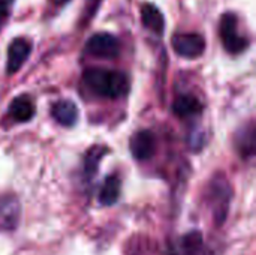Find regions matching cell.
<instances>
[{"mask_svg": "<svg viewBox=\"0 0 256 255\" xmlns=\"http://www.w3.org/2000/svg\"><path fill=\"white\" fill-rule=\"evenodd\" d=\"M174 113L178 117H194L201 114L202 111V104L198 98L192 96V95H186V96H180L176 99L174 105H172Z\"/></svg>", "mask_w": 256, "mask_h": 255, "instance_id": "7c38bea8", "label": "cell"}, {"mask_svg": "<svg viewBox=\"0 0 256 255\" xmlns=\"http://www.w3.org/2000/svg\"><path fill=\"white\" fill-rule=\"evenodd\" d=\"M174 255H202V239L200 233H189L180 239Z\"/></svg>", "mask_w": 256, "mask_h": 255, "instance_id": "5bb4252c", "label": "cell"}, {"mask_svg": "<svg viewBox=\"0 0 256 255\" xmlns=\"http://www.w3.org/2000/svg\"><path fill=\"white\" fill-rule=\"evenodd\" d=\"M130 153L136 161H147L156 152V140L150 131H138L132 135L130 143Z\"/></svg>", "mask_w": 256, "mask_h": 255, "instance_id": "52a82bcc", "label": "cell"}, {"mask_svg": "<svg viewBox=\"0 0 256 255\" xmlns=\"http://www.w3.org/2000/svg\"><path fill=\"white\" fill-rule=\"evenodd\" d=\"M21 216V206L14 195L0 197V233L12 231L18 227Z\"/></svg>", "mask_w": 256, "mask_h": 255, "instance_id": "8992f818", "label": "cell"}, {"mask_svg": "<svg viewBox=\"0 0 256 255\" xmlns=\"http://www.w3.org/2000/svg\"><path fill=\"white\" fill-rule=\"evenodd\" d=\"M86 50L96 57L114 59L120 54V41L111 33H96L88 39Z\"/></svg>", "mask_w": 256, "mask_h": 255, "instance_id": "5b68a950", "label": "cell"}, {"mask_svg": "<svg viewBox=\"0 0 256 255\" xmlns=\"http://www.w3.org/2000/svg\"><path fill=\"white\" fill-rule=\"evenodd\" d=\"M57 3H63V2H66V0H56Z\"/></svg>", "mask_w": 256, "mask_h": 255, "instance_id": "ac0fdd59", "label": "cell"}, {"mask_svg": "<svg viewBox=\"0 0 256 255\" xmlns=\"http://www.w3.org/2000/svg\"><path fill=\"white\" fill-rule=\"evenodd\" d=\"M99 3H100V0H87V6H88L87 17H88V18H90V17H92V15L96 12V9H98Z\"/></svg>", "mask_w": 256, "mask_h": 255, "instance_id": "e0dca14e", "label": "cell"}, {"mask_svg": "<svg viewBox=\"0 0 256 255\" xmlns=\"http://www.w3.org/2000/svg\"><path fill=\"white\" fill-rule=\"evenodd\" d=\"M220 38L228 53L238 54L249 47V41L238 33V20L232 12H226L220 20Z\"/></svg>", "mask_w": 256, "mask_h": 255, "instance_id": "3957f363", "label": "cell"}, {"mask_svg": "<svg viewBox=\"0 0 256 255\" xmlns=\"http://www.w3.org/2000/svg\"><path fill=\"white\" fill-rule=\"evenodd\" d=\"M120 191H122V182L117 176H108L100 188L99 192V201L104 206H112L118 197H120Z\"/></svg>", "mask_w": 256, "mask_h": 255, "instance_id": "4fadbf2b", "label": "cell"}, {"mask_svg": "<svg viewBox=\"0 0 256 255\" xmlns=\"http://www.w3.org/2000/svg\"><path fill=\"white\" fill-rule=\"evenodd\" d=\"M14 0H0V29L9 17Z\"/></svg>", "mask_w": 256, "mask_h": 255, "instance_id": "2e32d148", "label": "cell"}, {"mask_svg": "<svg viewBox=\"0 0 256 255\" xmlns=\"http://www.w3.org/2000/svg\"><path fill=\"white\" fill-rule=\"evenodd\" d=\"M51 114L60 125L74 126L76 122V117H78V108L72 101L64 99V101H58L52 105Z\"/></svg>", "mask_w": 256, "mask_h": 255, "instance_id": "30bf717a", "label": "cell"}, {"mask_svg": "<svg viewBox=\"0 0 256 255\" xmlns=\"http://www.w3.org/2000/svg\"><path fill=\"white\" fill-rule=\"evenodd\" d=\"M231 197H232V191L228 180L225 177H216L210 185L208 200L218 225H222L226 219L231 204Z\"/></svg>", "mask_w": 256, "mask_h": 255, "instance_id": "7a4b0ae2", "label": "cell"}, {"mask_svg": "<svg viewBox=\"0 0 256 255\" xmlns=\"http://www.w3.org/2000/svg\"><path fill=\"white\" fill-rule=\"evenodd\" d=\"M9 114L16 122H28L34 116V104L27 95H21L15 98L9 105Z\"/></svg>", "mask_w": 256, "mask_h": 255, "instance_id": "9c48e42d", "label": "cell"}, {"mask_svg": "<svg viewBox=\"0 0 256 255\" xmlns=\"http://www.w3.org/2000/svg\"><path fill=\"white\" fill-rule=\"evenodd\" d=\"M87 87L104 98H120L129 89V80L123 72L102 68H90L84 72Z\"/></svg>", "mask_w": 256, "mask_h": 255, "instance_id": "6da1fadb", "label": "cell"}, {"mask_svg": "<svg viewBox=\"0 0 256 255\" xmlns=\"http://www.w3.org/2000/svg\"><path fill=\"white\" fill-rule=\"evenodd\" d=\"M141 18L144 26L152 30L154 35H162L165 30V21H164V15L160 14V11L152 5V3H146L141 8Z\"/></svg>", "mask_w": 256, "mask_h": 255, "instance_id": "8fae6325", "label": "cell"}, {"mask_svg": "<svg viewBox=\"0 0 256 255\" xmlns=\"http://www.w3.org/2000/svg\"><path fill=\"white\" fill-rule=\"evenodd\" d=\"M105 153V149L102 147H93L88 153H87V159H86V173L88 176H92L96 168H98V164L102 158V155Z\"/></svg>", "mask_w": 256, "mask_h": 255, "instance_id": "9a60e30c", "label": "cell"}, {"mask_svg": "<svg viewBox=\"0 0 256 255\" xmlns=\"http://www.w3.org/2000/svg\"><path fill=\"white\" fill-rule=\"evenodd\" d=\"M28 56H30V42L22 38L15 39L8 48V66H6L8 74L12 75L16 71H20V68L24 65Z\"/></svg>", "mask_w": 256, "mask_h": 255, "instance_id": "ba28073f", "label": "cell"}, {"mask_svg": "<svg viewBox=\"0 0 256 255\" xmlns=\"http://www.w3.org/2000/svg\"><path fill=\"white\" fill-rule=\"evenodd\" d=\"M174 51L186 59H196L206 51V41L198 33H178L171 41Z\"/></svg>", "mask_w": 256, "mask_h": 255, "instance_id": "277c9868", "label": "cell"}]
</instances>
